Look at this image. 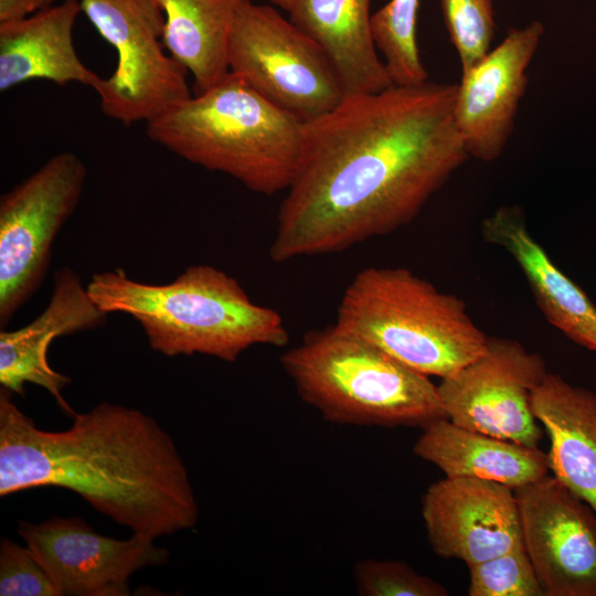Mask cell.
I'll return each instance as SVG.
<instances>
[{
    "mask_svg": "<svg viewBox=\"0 0 596 596\" xmlns=\"http://www.w3.org/2000/svg\"><path fill=\"white\" fill-rule=\"evenodd\" d=\"M456 96L457 84H393L345 95L306 123L270 259L342 252L412 222L469 158L455 123Z\"/></svg>",
    "mask_w": 596,
    "mask_h": 596,
    "instance_id": "obj_1",
    "label": "cell"
},
{
    "mask_svg": "<svg viewBox=\"0 0 596 596\" xmlns=\"http://www.w3.org/2000/svg\"><path fill=\"white\" fill-rule=\"evenodd\" d=\"M0 390V496L39 487L79 494L132 534L192 529L199 507L171 436L149 415L99 403L64 430L39 428Z\"/></svg>",
    "mask_w": 596,
    "mask_h": 596,
    "instance_id": "obj_2",
    "label": "cell"
},
{
    "mask_svg": "<svg viewBox=\"0 0 596 596\" xmlns=\"http://www.w3.org/2000/svg\"><path fill=\"white\" fill-rule=\"evenodd\" d=\"M86 288L106 313L134 318L151 349L167 356L235 362L252 347L289 342L278 311L253 302L234 277L211 265L190 266L163 285L134 280L116 268L95 273Z\"/></svg>",
    "mask_w": 596,
    "mask_h": 596,
    "instance_id": "obj_3",
    "label": "cell"
},
{
    "mask_svg": "<svg viewBox=\"0 0 596 596\" xmlns=\"http://www.w3.org/2000/svg\"><path fill=\"white\" fill-rule=\"evenodd\" d=\"M146 134L193 164L274 195L298 171L305 123L230 72L146 123Z\"/></svg>",
    "mask_w": 596,
    "mask_h": 596,
    "instance_id": "obj_4",
    "label": "cell"
},
{
    "mask_svg": "<svg viewBox=\"0 0 596 596\" xmlns=\"http://www.w3.org/2000/svg\"><path fill=\"white\" fill-rule=\"evenodd\" d=\"M279 361L300 398L330 423L423 428L447 417L429 376L336 323L307 332Z\"/></svg>",
    "mask_w": 596,
    "mask_h": 596,
    "instance_id": "obj_5",
    "label": "cell"
},
{
    "mask_svg": "<svg viewBox=\"0 0 596 596\" xmlns=\"http://www.w3.org/2000/svg\"><path fill=\"white\" fill-rule=\"evenodd\" d=\"M334 323L413 371L440 379L479 358L489 341L460 298L403 267L360 270Z\"/></svg>",
    "mask_w": 596,
    "mask_h": 596,
    "instance_id": "obj_6",
    "label": "cell"
},
{
    "mask_svg": "<svg viewBox=\"0 0 596 596\" xmlns=\"http://www.w3.org/2000/svg\"><path fill=\"white\" fill-rule=\"evenodd\" d=\"M228 63L230 72L305 124L332 110L345 96L323 47L272 4L243 1Z\"/></svg>",
    "mask_w": 596,
    "mask_h": 596,
    "instance_id": "obj_7",
    "label": "cell"
},
{
    "mask_svg": "<svg viewBox=\"0 0 596 596\" xmlns=\"http://www.w3.org/2000/svg\"><path fill=\"white\" fill-rule=\"evenodd\" d=\"M82 12L117 52L115 71L94 89L102 111L124 126L148 123L192 93L188 71L162 43L158 0H79Z\"/></svg>",
    "mask_w": 596,
    "mask_h": 596,
    "instance_id": "obj_8",
    "label": "cell"
},
{
    "mask_svg": "<svg viewBox=\"0 0 596 596\" xmlns=\"http://www.w3.org/2000/svg\"><path fill=\"white\" fill-rule=\"evenodd\" d=\"M87 169L64 151L0 198V326L40 288L55 237L75 212Z\"/></svg>",
    "mask_w": 596,
    "mask_h": 596,
    "instance_id": "obj_9",
    "label": "cell"
},
{
    "mask_svg": "<svg viewBox=\"0 0 596 596\" xmlns=\"http://www.w3.org/2000/svg\"><path fill=\"white\" fill-rule=\"evenodd\" d=\"M547 374L542 358L519 342L489 338L486 351L451 376L438 394L449 421L470 430L538 447L543 429L531 394Z\"/></svg>",
    "mask_w": 596,
    "mask_h": 596,
    "instance_id": "obj_10",
    "label": "cell"
},
{
    "mask_svg": "<svg viewBox=\"0 0 596 596\" xmlns=\"http://www.w3.org/2000/svg\"><path fill=\"white\" fill-rule=\"evenodd\" d=\"M544 596H596V513L553 475L514 490Z\"/></svg>",
    "mask_w": 596,
    "mask_h": 596,
    "instance_id": "obj_11",
    "label": "cell"
},
{
    "mask_svg": "<svg viewBox=\"0 0 596 596\" xmlns=\"http://www.w3.org/2000/svg\"><path fill=\"white\" fill-rule=\"evenodd\" d=\"M18 533L61 596L128 595L129 577L135 572L163 565L169 558V551L152 539L102 535L78 517L54 515L35 524L21 521Z\"/></svg>",
    "mask_w": 596,
    "mask_h": 596,
    "instance_id": "obj_12",
    "label": "cell"
},
{
    "mask_svg": "<svg viewBox=\"0 0 596 596\" xmlns=\"http://www.w3.org/2000/svg\"><path fill=\"white\" fill-rule=\"evenodd\" d=\"M433 551L469 565L524 546L515 492L490 480L445 477L422 499Z\"/></svg>",
    "mask_w": 596,
    "mask_h": 596,
    "instance_id": "obj_13",
    "label": "cell"
},
{
    "mask_svg": "<svg viewBox=\"0 0 596 596\" xmlns=\"http://www.w3.org/2000/svg\"><path fill=\"white\" fill-rule=\"evenodd\" d=\"M543 33L540 21L509 29L498 46L462 72L454 116L469 157L489 162L502 155Z\"/></svg>",
    "mask_w": 596,
    "mask_h": 596,
    "instance_id": "obj_14",
    "label": "cell"
},
{
    "mask_svg": "<svg viewBox=\"0 0 596 596\" xmlns=\"http://www.w3.org/2000/svg\"><path fill=\"white\" fill-rule=\"evenodd\" d=\"M107 316L92 299L75 270L70 267L58 269L45 309L26 326L0 332L1 387L24 396L26 383L39 385L55 398L66 415L73 417L75 412L62 394L71 377L50 365L49 348L55 338L105 326Z\"/></svg>",
    "mask_w": 596,
    "mask_h": 596,
    "instance_id": "obj_15",
    "label": "cell"
},
{
    "mask_svg": "<svg viewBox=\"0 0 596 596\" xmlns=\"http://www.w3.org/2000/svg\"><path fill=\"white\" fill-rule=\"evenodd\" d=\"M481 232L488 243L513 257L549 322L575 343L596 351V306L532 237L521 209L499 207L483 220Z\"/></svg>",
    "mask_w": 596,
    "mask_h": 596,
    "instance_id": "obj_16",
    "label": "cell"
},
{
    "mask_svg": "<svg viewBox=\"0 0 596 596\" xmlns=\"http://www.w3.org/2000/svg\"><path fill=\"white\" fill-rule=\"evenodd\" d=\"M79 0L61 3L14 22L0 23V91L32 79L95 89L102 77L79 60L73 31Z\"/></svg>",
    "mask_w": 596,
    "mask_h": 596,
    "instance_id": "obj_17",
    "label": "cell"
},
{
    "mask_svg": "<svg viewBox=\"0 0 596 596\" xmlns=\"http://www.w3.org/2000/svg\"><path fill=\"white\" fill-rule=\"evenodd\" d=\"M531 408L550 438V471L596 513V393L547 373Z\"/></svg>",
    "mask_w": 596,
    "mask_h": 596,
    "instance_id": "obj_18",
    "label": "cell"
},
{
    "mask_svg": "<svg viewBox=\"0 0 596 596\" xmlns=\"http://www.w3.org/2000/svg\"><path fill=\"white\" fill-rule=\"evenodd\" d=\"M413 453L440 469L445 477L496 481L513 490L550 471L547 454L456 425L447 417L423 427Z\"/></svg>",
    "mask_w": 596,
    "mask_h": 596,
    "instance_id": "obj_19",
    "label": "cell"
},
{
    "mask_svg": "<svg viewBox=\"0 0 596 596\" xmlns=\"http://www.w3.org/2000/svg\"><path fill=\"white\" fill-rule=\"evenodd\" d=\"M371 0H296L289 19L327 52L345 95L382 91L392 82L372 33Z\"/></svg>",
    "mask_w": 596,
    "mask_h": 596,
    "instance_id": "obj_20",
    "label": "cell"
},
{
    "mask_svg": "<svg viewBox=\"0 0 596 596\" xmlns=\"http://www.w3.org/2000/svg\"><path fill=\"white\" fill-rule=\"evenodd\" d=\"M164 13L166 51L193 77L194 94L230 73L234 21L244 0H158Z\"/></svg>",
    "mask_w": 596,
    "mask_h": 596,
    "instance_id": "obj_21",
    "label": "cell"
},
{
    "mask_svg": "<svg viewBox=\"0 0 596 596\" xmlns=\"http://www.w3.org/2000/svg\"><path fill=\"white\" fill-rule=\"evenodd\" d=\"M419 0H391L372 14V33L394 85H417L428 81L416 36Z\"/></svg>",
    "mask_w": 596,
    "mask_h": 596,
    "instance_id": "obj_22",
    "label": "cell"
},
{
    "mask_svg": "<svg viewBox=\"0 0 596 596\" xmlns=\"http://www.w3.org/2000/svg\"><path fill=\"white\" fill-rule=\"evenodd\" d=\"M440 4L461 70L467 71L491 50L496 33L493 0H440Z\"/></svg>",
    "mask_w": 596,
    "mask_h": 596,
    "instance_id": "obj_23",
    "label": "cell"
},
{
    "mask_svg": "<svg viewBox=\"0 0 596 596\" xmlns=\"http://www.w3.org/2000/svg\"><path fill=\"white\" fill-rule=\"evenodd\" d=\"M469 596H544L524 546L469 565Z\"/></svg>",
    "mask_w": 596,
    "mask_h": 596,
    "instance_id": "obj_24",
    "label": "cell"
},
{
    "mask_svg": "<svg viewBox=\"0 0 596 596\" xmlns=\"http://www.w3.org/2000/svg\"><path fill=\"white\" fill-rule=\"evenodd\" d=\"M353 579L360 596L448 595V590L438 582L394 560H361L354 566Z\"/></svg>",
    "mask_w": 596,
    "mask_h": 596,
    "instance_id": "obj_25",
    "label": "cell"
},
{
    "mask_svg": "<svg viewBox=\"0 0 596 596\" xmlns=\"http://www.w3.org/2000/svg\"><path fill=\"white\" fill-rule=\"evenodd\" d=\"M0 595L61 596L34 553L8 538L0 544Z\"/></svg>",
    "mask_w": 596,
    "mask_h": 596,
    "instance_id": "obj_26",
    "label": "cell"
},
{
    "mask_svg": "<svg viewBox=\"0 0 596 596\" xmlns=\"http://www.w3.org/2000/svg\"><path fill=\"white\" fill-rule=\"evenodd\" d=\"M56 0H0V23L29 18L55 4Z\"/></svg>",
    "mask_w": 596,
    "mask_h": 596,
    "instance_id": "obj_27",
    "label": "cell"
},
{
    "mask_svg": "<svg viewBox=\"0 0 596 596\" xmlns=\"http://www.w3.org/2000/svg\"><path fill=\"white\" fill-rule=\"evenodd\" d=\"M267 1L269 2V4L276 8H280L281 10L288 13V11L291 9L296 0H267Z\"/></svg>",
    "mask_w": 596,
    "mask_h": 596,
    "instance_id": "obj_28",
    "label": "cell"
}]
</instances>
